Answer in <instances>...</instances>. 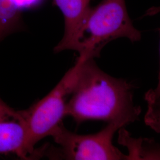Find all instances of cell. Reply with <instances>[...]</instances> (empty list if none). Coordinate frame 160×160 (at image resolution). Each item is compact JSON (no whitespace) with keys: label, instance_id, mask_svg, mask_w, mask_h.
Returning a JSON list of instances; mask_svg holds the SVG:
<instances>
[{"label":"cell","instance_id":"4","mask_svg":"<svg viewBox=\"0 0 160 160\" xmlns=\"http://www.w3.org/2000/svg\"><path fill=\"white\" fill-rule=\"evenodd\" d=\"M81 61L78 58L74 65L45 97L23 110L29 132L30 145L35 149L36 144L62 123L67 101L72 92Z\"/></svg>","mask_w":160,"mask_h":160},{"label":"cell","instance_id":"9","mask_svg":"<svg viewBox=\"0 0 160 160\" xmlns=\"http://www.w3.org/2000/svg\"><path fill=\"white\" fill-rule=\"evenodd\" d=\"M145 99L147 103V110L143 119L145 124L160 134V108L155 105L147 93H145Z\"/></svg>","mask_w":160,"mask_h":160},{"label":"cell","instance_id":"3","mask_svg":"<svg viewBox=\"0 0 160 160\" xmlns=\"http://www.w3.org/2000/svg\"><path fill=\"white\" fill-rule=\"evenodd\" d=\"M125 125L121 122H110L97 133L77 134L69 131L61 123L50 135L59 145L55 152L43 148V155L69 160H128L113 144V138L118 130Z\"/></svg>","mask_w":160,"mask_h":160},{"label":"cell","instance_id":"1","mask_svg":"<svg viewBox=\"0 0 160 160\" xmlns=\"http://www.w3.org/2000/svg\"><path fill=\"white\" fill-rule=\"evenodd\" d=\"M65 110L77 125L88 120L121 122L127 126L138 120L140 106L133 102L134 86L100 68L94 59H82Z\"/></svg>","mask_w":160,"mask_h":160},{"label":"cell","instance_id":"10","mask_svg":"<svg viewBox=\"0 0 160 160\" xmlns=\"http://www.w3.org/2000/svg\"><path fill=\"white\" fill-rule=\"evenodd\" d=\"M151 92L152 93L153 97L155 99H157L160 97V71H159V75H158V84L157 86V87L155 89L153 90L151 89Z\"/></svg>","mask_w":160,"mask_h":160},{"label":"cell","instance_id":"11","mask_svg":"<svg viewBox=\"0 0 160 160\" xmlns=\"http://www.w3.org/2000/svg\"><path fill=\"white\" fill-rule=\"evenodd\" d=\"M160 13V6H154L149 8L146 12L145 16H152Z\"/></svg>","mask_w":160,"mask_h":160},{"label":"cell","instance_id":"7","mask_svg":"<svg viewBox=\"0 0 160 160\" xmlns=\"http://www.w3.org/2000/svg\"><path fill=\"white\" fill-rule=\"evenodd\" d=\"M42 0H0V42L22 28V12Z\"/></svg>","mask_w":160,"mask_h":160},{"label":"cell","instance_id":"12","mask_svg":"<svg viewBox=\"0 0 160 160\" xmlns=\"http://www.w3.org/2000/svg\"><path fill=\"white\" fill-rule=\"evenodd\" d=\"M147 93L148 94L149 96L151 97V99L153 101V103H154L155 105L158 108H160V97L157 99H155L154 97H153V95H152V93L151 92V89L148 90V92H147Z\"/></svg>","mask_w":160,"mask_h":160},{"label":"cell","instance_id":"2","mask_svg":"<svg viewBox=\"0 0 160 160\" xmlns=\"http://www.w3.org/2000/svg\"><path fill=\"white\" fill-rule=\"evenodd\" d=\"M119 38L136 42L141 40V32L132 22L125 0H102L90 8L70 50L77 52L81 58L95 59L109 42Z\"/></svg>","mask_w":160,"mask_h":160},{"label":"cell","instance_id":"6","mask_svg":"<svg viewBox=\"0 0 160 160\" xmlns=\"http://www.w3.org/2000/svg\"><path fill=\"white\" fill-rule=\"evenodd\" d=\"M63 14L64 32L54 48L55 53L70 50L75 38L90 9V0H53Z\"/></svg>","mask_w":160,"mask_h":160},{"label":"cell","instance_id":"8","mask_svg":"<svg viewBox=\"0 0 160 160\" xmlns=\"http://www.w3.org/2000/svg\"><path fill=\"white\" fill-rule=\"evenodd\" d=\"M119 134V143L128 149V160H160V146L154 141L131 137L123 128Z\"/></svg>","mask_w":160,"mask_h":160},{"label":"cell","instance_id":"5","mask_svg":"<svg viewBox=\"0 0 160 160\" xmlns=\"http://www.w3.org/2000/svg\"><path fill=\"white\" fill-rule=\"evenodd\" d=\"M14 154L22 160L41 157L30 145L29 128L23 110L9 106L0 97V154Z\"/></svg>","mask_w":160,"mask_h":160}]
</instances>
